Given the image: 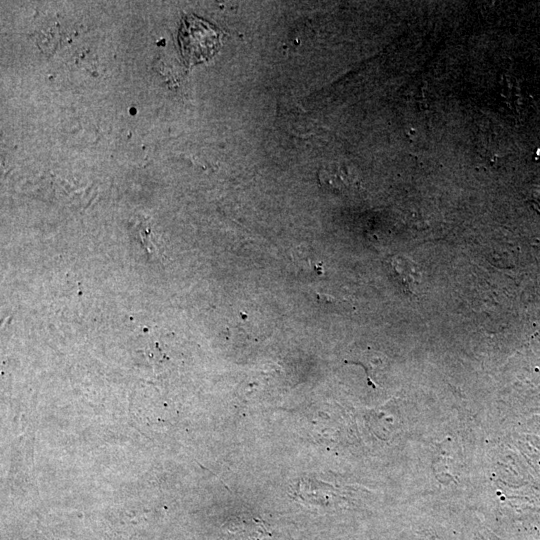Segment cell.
Segmentation results:
<instances>
[{
    "label": "cell",
    "instance_id": "cell-1",
    "mask_svg": "<svg viewBox=\"0 0 540 540\" xmlns=\"http://www.w3.org/2000/svg\"><path fill=\"white\" fill-rule=\"evenodd\" d=\"M179 43L187 64L194 65L216 53L220 46V33L206 21L188 15L179 30Z\"/></svg>",
    "mask_w": 540,
    "mask_h": 540
},
{
    "label": "cell",
    "instance_id": "cell-2",
    "mask_svg": "<svg viewBox=\"0 0 540 540\" xmlns=\"http://www.w3.org/2000/svg\"><path fill=\"white\" fill-rule=\"evenodd\" d=\"M390 266L398 282L410 293H414L420 280V272L412 260L396 256L392 258Z\"/></svg>",
    "mask_w": 540,
    "mask_h": 540
},
{
    "label": "cell",
    "instance_id": "cell-3",
    "mask_svg": "<svg viewBox=\"0 0 540 540\" xmlns=\"http://www.w3.org/2000/svg\"><path fill=\"white\" fill-rule=\"evenodd\" d=\"M533 207L540 213V201H533Z\"/></svg>",
    "mask_w": 540,
    "mask_h": 540
}]
</instances>
